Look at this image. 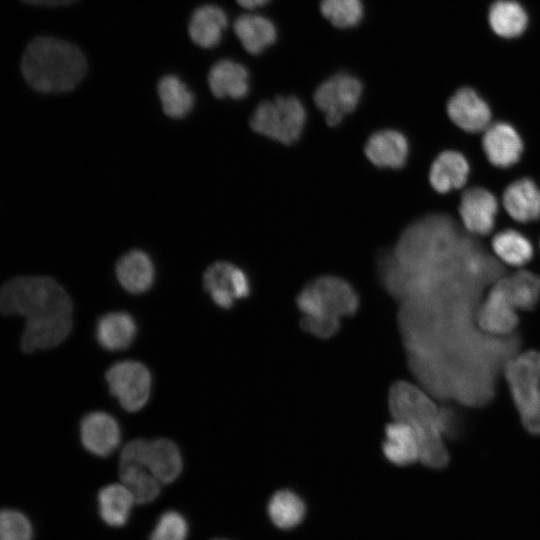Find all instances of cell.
I'll list each match as a JSON object with an SVG mask.
<instances>
[{"mask_svg": "<svg viewBox=\"0 0 540 540\" xmlns=\"http://www.w3.org/2000/svg\"><path fill=\"white\" fill-rule=\"evenodd\" d=\"M203 284L214 303L224 309L231 308L235 300L249 296L251 291L247 274L225 261L214 262L205 270Z\"/></svg>", "mask_w": 540, "mask_h": 540, "instance_id": "cell-11", "label": "cell"}, {"mask_svg": "<svg viewBox=\"0 0 540 540\" xmlns=\"http://www.w3.org/2000/svg\"><path fill=\"white\" fill-rule=\"evenodd\" d=\"M116 277L129 293L141 294L148 291L155 279V268L150 256L134 249L125 253L116 264Z\"/></svg>", "mask_w": 540, "mask_h": 540, "instance_id": "cell-20", "label": "cell"}, {"mask_svg": "<svg viewBox=\"0 0 540 540\" xmlns=\"http://www.w3.org/2000/svg\"><path fill=\"white\" fill-rule=\"evenodd\" d=\"M503 378L524 429L540 435V352L524 349L506 363Z\"/></svg>", "mask_w": 540, "mask_h": 540, "instance_id": "cell-5", "label": "cell"}, {"mask_svg": "<svg viewBox=\"0 0 540 540\" xmlns=\"http://www.w3.org/2000/svg\"><path fill=\"white\" fill-rule=\"evenodd\" d=\"M476 322L480 330L493 337H510L516 334L520 313L497 280L484 296Z\"/></svg>", "mask_w": 540, "mask_h": 540, "instance_id": "cell-10", "label": "cell"}, {"mask_svg": "<svg viewBox=\"0 0 540 540\" xmlns=\"http://www.w3.org/2000/svg\"><path fill=\"white\" fill-rule=\"evenodd\" d=\"M157 92L164 113L174 119L185 117L194 107L195 98L185 83L175 75L162 77Z\"/></svg>", "mask_w": 540, "mask_h": 540, "instance_id": "cell-29", "label": "cell"}, {"mask_svg": "<svg viewBox=\"0 0 540 540\" xmlns=\"http://www.w3.org/2000/svg\"><path fill=\"white\" fill-rule=\"evenodd\" d=\"M499 204L495 195L484 187L466 189L460 198L459 215L464 228L471 234L485 236L493 230Z\"/></svg>", "mask_w": 540, "mask_h": 540, "instance_id": "cell-12", "label": "cell"}, {"mask_svg": "<svg viewBox=\"0 0 540 540\" xmlns=\"http://www.w3.org/2000/svg\"><path fill=\"white\" fill-rule=\"evenodd\" d=\"M499 283L515 305L519 313L530 312L540 303V274L519 269L503 275Z\"/></svg>", "mask_w": 540, "mask_h": 540, "instance_id": "cell-24", "label": "cell"}, {"mask_svg": "<svg viewBox=\"0 0 540 540\" xmlns=\"http://www.w3.org/2000/svg\"><path fill=\"white\" fill-rule=\"evenodd\" d=\"M188 524L177 511H166L158 519L150 540H186Z\"/></svg>", "mask_w": 540, "mask_h": 540, "instance_id": "cell-34", "label": "cell"}, {"mask_svg": "<svg viewBox=\"0 0 540 540\" xmlns=\"http://www.w3.org/2000/svg\"><path fill=\"white\" fill-rule=\"evenodd\" d=\"M135 503L133 495L122 483L109 484L98 494L100 516L112 527H121L127 522Z\"/></svg>", "mask_w": 540, "mask_h": 540, "instance_id": "cell-26", "label": "cell"}, {"mask_svg": "<svg viewBox=\"0 0 540 540\" xmlns=\"http://www.w3.org/2000/svg\"><path fill=\"white\" fill-rule=\"evenodd\" d=\"M208 84L216 98L242 99L249 92V74L243 65L224 59L211 67Z\"/></svg>", "mask_w": 540, "mask_h": 540, "instance_id": "cell-21", "label": "cell"}, {"mask_svg": "<svg viewBox=\"0 0 540 540\" xmlns=\"http://www.w3.org/2000/svg\"><path fill=\"white\" fill-rule=\"evenodd\" d=\"M218 540H220V539H218Z\"/></svg>", "mask_w": 540, "mask_h": 540, "instance_id": "cell-38", "label": "cell"}, {"mask_svg": "<svg viewBox=\"0 0 540 540\" xmlns=\"http://www.w3.org/2000/svg\"><path fill=\"white\" fill-rule=\"evenodd\" d=\"M25 3L32 5H45V6H62L67 5L75 0H22Z\"/></svg>", "mask_w": 540, "mask_h": 540, "instance_id": "cell-35", "label": "cell"}, {"mask_svg": "<svg viewBox=\"0 0 540 540\" xmlns=\"http://www.w3.org/2000/svg\"><path fill=\"white\" fill-rule=\"evenodd\" d=\"M320 11L338 28L354 27L363 17L361 0H321Z\"/></svg>", "mask_w": 540, "mask_h": 540, "instance_id": "cell-32", "label": "cell"}, {"mask_svg": "<svg viewBox=\"0 0 540 540\" xmlns=\"http://www.w3.org/2000/svg\"><path fill=\"white\" fill-rule=\"evenodd\" d=\"M502 204L514 221H536L540 218V187L530 178L515 180L504 190Z\"/></svg>", "mask_w": 540, "mask_h": 540, "instance_id": "cell-17", "label": "cell"}, {"mask_svg": "<svg viewBox=\"0 0 540 540\" xmlns=\"http://www.w3.org/2000/svg\"><path fill=\"white\" fill-rule=\"evenodd\" d=\"M21 70L25 80L43 93L74 89L87 72V62L75 45L53 37L40 36L26 47Z\"/></svg>", "mask_w": 540, "mask_h": 540, "instance_id": "cell-2", "label": "cell"}, {"mask_svg": "<svg viewBox=\"0 0 540 540\" xmlns=\"http://www.w3.org/2000/svg\"><path fill=\"white\" fill-rule=\"evenodd\" d=\"M384 457L397 466H406L420 461V444L413 428L399 420L388 423L381 444Z\"/></svg>", "mask_w": 540, "mask_h": 540, "instance_id": "cell-18", "label": "cell"}, {"mask_svg": "<svg viewBox=\"0 0 540 540\" xmlns=\"http://www.w3.org/2000/svg\"><path fill=\"white\" fill-rule=\"evenodd\" d=\"M306 512L302 498L292 490L282 489L275 492L268 502V515L280 529H292L298 526Z\"/></svg>", "mask_w": 540, "mask_h": 540, "instance_id": "cell-30", "label": "cell"}, {"mask_svg": "<svg viewBox=\"0 0 540 540\" xmlns=\"http://www.w3.org/2000/svg\"><path fill=\"white\" fill-rule=\"evenodd\" d=\"M482 148L490 164L497 168H509L521 159L524 142L514 126L499 121L491 123L484 130Z\"/></svg>", "mask_w": 540, "mask_h": 540, "instance_id": "cell-13", "label": "cell"}, {"mask_svg": "<svg viewBox=\"0 0 540 540\" xmlns=\"http://www.w3.org/2000/svg\"><path fill=\"white\" fill-rule=\"evenodd\" d=\"M80 439L90 453L100 457L109 456L121 440L119 424L106 412H90L80 423Z\"/></svg>", "mask_w": 540, "mask_h": 540, "instance_id": "cell-15", "label": "cell"}, {"mask_svg": "<svg viewBox=\"0 0 540 540\" xmlns=\"http://www.w3.org/2000/svg\"><path fill=\"white\" fill-rule=\"evenodd\" d=\"M539 247H540V241H539Z\"/></svg>", "mask_w": 540, "mask_h": 540, "instance_id": "cell-37", "label": "cell"}, {"mask_svg": "<svg viewBox=\"0 0 540 540\" xmlns=\"http://www.w3.org/2000/svg\"><path fill=\"white\" fill-rule=\"evenodd\" d=\"M119 464L144 466L161 484L175 481L183 467L178 446L165 438L131 440L122 449Z\"/></svg>", "mask_w": 540, "mask_h": 540, "instance_id": "cell-7", "label": "cell"}, {"mask_svg": "<svg viewBox=\"0 0 540 540\" xmlns=\"http://www.w3.org/2000/svg\"><path fill=\"white\" fill-rule=\"evenodd\" d=\"M33 526L29 518L13 508L0 509V540H32Z\"/></svg>", "mask_w": 540, "mask_h": 540, "instance_id": "cell-33", "label": "cell"}, {"mask_svg": "<svg viewBox=\"0 0 540 540\" xmlns=\"http://www.w3.org/2000/svg\"><path fill=\"white\" fill-rule=\"evenodd\" d=\"M0 313L25 318L21 346L28 353L62 343L73 322L69 295L47 276H19L5 283L0 289Z\"/></svg>", "mask_w": 540, "mask_h": 540, "instance_id": "cell-1", "label": "cell"}, {"mask_svg": "<svg viewBox=\"0 0 540 540\" xmlns=\"http://www.w3.org/2000/svg\"><path fill=\"white\" fill-rule=\"evenodd\" d=\"M369 161L380 168H402L409 155L407 138L393 129L379 130L367 140L364 148Z\"/></svg>", "mask_w": 540, "mask_h": 540, "instance_id": "cell-16", "label": "cell"}, {"mask_svg": "<svg viewBox=\"0 0 540 540\" xmlns=\"http://www.w3.org/2000/svg\"><path fill=\"white\" fill-rule=\"evenodd\" d=\"M450 120L467 133H480L491 124L488 103L472 88L458 89L447 102Z\"/></svg>", "mask_w": 540, "mask_h": 540, "instance_id": "cell-14", "label": "cell"}, {"mask_svg": "<svg viewBox=\"0 0 540 540\" xmlns=\"http://www.w3.org/2000/svg\"><path fill=\"white\" fill-rule=\"evenodd\" d=\"M491 245L495 255L511 267L521 268L533 258L531 241L514 229H505L495 234Z\"/></svg>", "mask_w": 540, "mask_h": 540, "instance_id": "cell-27", "label": "cell"}, {"mask_svg": "<svg viewBox=\"0 0 540 540\" xmlns=\"http://www.w3.org/2000/svg\"><path fill=\"white\" fill-rule=\"evenodd\" d=\"M307 113L295 96H279L258 104L250 119L253 131L285 145L296 142L305 127Z\"/></svg>", "mask_w": 540, "mask_h": 540, "instance_id": "cell-6", "label": "cell"}, {"mask_svg": "<svg viewBox=\"0 0 540 540\" xmlns=\"http://www.w3.org/2000/svg\"><path fill=\"white\" fill-rule=\"evenodd\" d=\"M296 304L303 314L301 328L312 336L327 339L338 333L343 317L357 312L360 301L355 289L346 280L322 276L300 291Z\"/></svg>", "mask_w": 540, "mask_h": 540, "instance_id": "cell-4", "label": "cell"}, {"mask_svg": "<svg viewBox=\"0 0 540 540\" xmlns=\"http://www.w3.org/2000/svg\"><path fill=\"white\" fill-rule=\"evenodd\" d=\"M488 20L492 30L503 38L518 37L528 24L525 9L514 0L494 2L490 7Z\"/></svg>", "mask_w": 540, "mask_h": 540, "instance_id": "cell-28", "label": "cell"}, {"mask_svg": "<svg viewBox=\"0 0 540 540\" xmlns=\"http://www.w3.org/2000/svg\"><path fill=\"white\" fill-rule=\"evenodd\" d=\"M236 2L246 9H255L265 5L269 0H236Z\"/></svg>", "mask_w": 540, "mask_h": 540, "instance_id": "cell-36", "label": "cell"}, {"mask_svg": "<svg viewBox=\"0 0 540 540\" xmlns=\"http://www.w3.org/2000/svg\"><path fill=\"white\" fill-rule=\"evenodd\" d=\"M389 407L395 420L409 424L420 444V462L441 469L450 461L449 447L439 423V405L428 392L406 381L396 382L389 391Z\"/></svg>", "mask_w": 540, "mask_h": 540, "instance_id": "cell-3", "label": "cell"}, {"mask_svg": "<svg viewBox=\"0 0 540 540\" xmlns=\"http://www.w3.org/2000/svg\"><path fill=\"white\" fill-rule=\"evenodd\" d=\"M233 29L244 49L255 55L272 45L277 37L274 24L261 15H241L235 20Z\"/></svg>", "mask_w": 540, "mask_h": 540, "instance_id": "cell-25", "label": "cell"}, {"mask_svg": "<svg viewBox=\"0 0 540 540\" xmlns=\"http://www.w3.org/2000/svg\"><path fill=\"white\" fill-rule=\"evenodd\" d=\"M110 393L123 409L136 412L149 400L152 378L149 369L136 360H124L113 364L106 372Z\"/></svg>", "mask_w": 540, "mask_h": 540, "instance_id": "cell-8", "label": "cell"}, {"mask_svg": "<svg viewBox=\"0 0 540 540\" xmlns=\"http://www.w3.org/2000/svg\"><path fill=\"white\" fill-rule=\"evenodd\" d=\"M137 333L134 318L127 312H109L99 318L96 325V339L108 351L128 348Z\"/></svg>", "mask_w": 540, "mask_h": 540, "instance_id": "cell-22", "label": "cell"}, {"mask_svg": "<svg viewBox=\"0 0 540 540\" xmlns=\"http://www.w3.org/2000/svg\"><path fill=\"white\" fill-rule=\"evenodd\" d=\"M226 13L218 6L204 5L191 15L188 33L190 39L201 48L215 47L227 27Z\"/></svg>", "mask_w": 540, "mask_h": 540, "instance_id": "cell-23", "label": "cell"}, {"mask_svg": "<svg viewBox=\"0 0 540 540\" xmlns=\"http://www.w3.org/2000/svg\"><path fill=\"white\" fill-rule=\"evenodd\" d=\"M121 483L133 495L136 503L145 504L155 500L161 491V483L144 466L119 464Z\"/></svg>", "mask_w": 540, "mask_h": 540, "instance_id": "cell-31", "label": "cell"}, {"mask_svg": "<svg viewBox=\"0 0 540 540\" xmlns=\"http://www.w3.org/2000/svg\"><path fill=\"white\" fill-rule=\"evenodd\" d=\"M470 166L466 157L455 150L441 152L429 171L432 188L441 194L461 189L467 183Z\"/></svg>", "mask_w": 540, "mask_h": 540, "instance_id": "cell-19", "label": "cell"}, {"mask_svg": "<svg viewBox=\"0 0 540 540\" xmlns=\"http://www.w3.org/2000/svg\"><path fill=\"white\" fill-rule=\"evenodd\" d=\"M362 90V84L356 77L338 73L318 86L313 99L318 109L325 114L327 124L336 126L355 110Z\"/></svg>", "mask_w": 540, "mask_h": 540, "instance_id": "cell-9", "label": "cell"}]
</instances>
